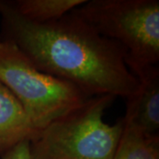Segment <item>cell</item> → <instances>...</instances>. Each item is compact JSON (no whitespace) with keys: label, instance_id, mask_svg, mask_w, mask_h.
<instances>
[{"label":"cell","instance_id":"1","mask_svg":"<svg viewBox=\"0 0 159 159\" xmlns=\"http://www.w3.org/2000/svg\"><path fill=\"white\" fill-rule=\"evenodd\" d=\"M1 37L13 43L36 68L79 87L92 97L128 98L139 80L126 51L72 11L48 23L29 21L0 0Z\"/></svg>","mask_w":159,"mask_h":159},{"label":"cell","instance_id":"2","mask_svg":"<svg viewBox=\"0 0 159 159\" xmlns=\"http://www.w3.org/2000/svg\"><path fill=\"white\" fill-rule=\"evenodd\" d=\"M115 98L93 97L47 125L30 142L31 159H113L124 122L109 125L103 114Z\"/></svg>","mask_w":159,"mask_h":159},{"label":"cell","instance_id":"3","mask_svg":"<svg viewBox=\"0 0 159 159\" xmlns=\"http://www.w3.org/2000/svg\"><path fill=\"white\" fill-rule=\"evenodd\" d=\"M0 81L20 101L38 132L93 97L36 68L13 43L4 40H0Z\"/></svg>","mask_w":159,"mask_h":159},{"label":"cell","instance_id":"4","mask_svg":"<svg viewBox=\"0 0 159 159\" xmlns=\"http://www.w3.org/2000/svg\"><path fill=\"white\" fill-rule=\"evenodd\" d=\"M72 12L123 47L127 67L158 64V0H90Z\"/></svg>","mask_w":159,"mask_h":159},{"label":"cell","instance_id":"5","mask_svg":"<svg viewBox=\"0 0 159 159\" xmlns=\"http://www.w3.org/2000/svg\"><path fill=\"white\" fill-rule=\"evenodd\" d=\"M139 86L126 98L124 124L149 137L159 136V67L158 65L130 66Z\"/></svg>","mask_w":159,"mask_h":159},{"label":"cell","instance_id":"6","mask_svg":"<svg viewBox=\"0 0 159 159\" xmlns=\"http://www.w3.org/2000/svg\"><path fill=\"white\" fill-rule=\"evenodd\" d=\"M38 134L21 103L0 81V157Z\"/></svg>","mask_w":159,"mask_h":159},{"label":"cell","instance_id":"7","mask_svg":"<svg viewBox=\"0 0 159 159\" xmlns=\"http://www.w3.org/2000/svg\"><path fill=\"white\" fill-rule=\"evenodd\" d=\"M11 7L29 21L48 23L57 20L87 0H8Z\"/></svg>","mask_w":159,"mask_h":159},{"label":"cell","instance_id":"8","mask_svg":"<svg viewBox=\"0 0 159 159\" xmlns=\"http://www.w3.org/2000/svg\"><path fill=\"white\" fill-rule=\"evenodd\" d=\"M113 159H159V136H146L124 124Z\"/></svg>","mask_w":159,"mask_h":159},{"label":"cell","instance_id":"9","mask_svg":"<svg viewBox=\"0 0 159 159\" xmlns=\"http://www.w3.org/2000/svg\"><path fill=\"white\" fill-rule=\"evenodd\" d=\"M1 159H31L30 142L25 141L1 156Z\"/></svg>","mask_w":159,"mask_h":159}]
</instances>
